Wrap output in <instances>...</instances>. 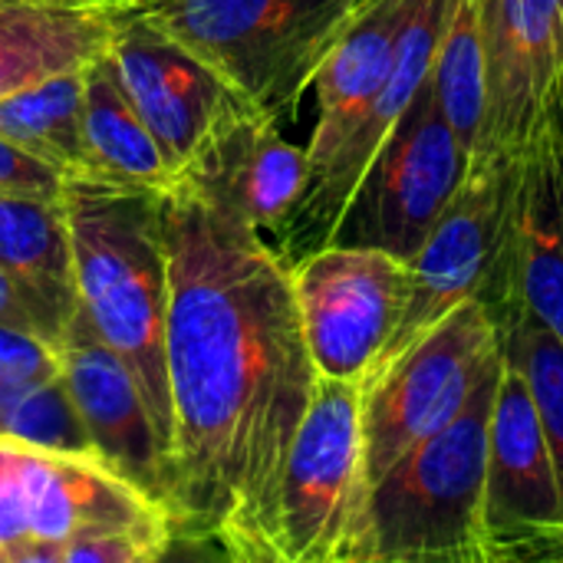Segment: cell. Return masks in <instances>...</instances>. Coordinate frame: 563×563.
Listing matches in <instances>:
<instances>
[{
	"label": "cell",
	"mask_w": 563,
	"mask_h": 563,
	"mask_svg": "<svg viewBox=\"0 0 563 563\" xmlns=\"http://www.w3.org/2000/svg\"><path fill=\"white\" fill-rule=\"evenodd\" d=\"M162 231L175 538L228 561L274 563L280 478L320 383L290 267L185 178L162 191Z\"/></svg>",
	"instance_id": "cell-1"
},
{
	"label": "cell",
	"mask_w": 563,
	"mask_h": 563,
	"mask_svg": "<svg viewBox=\"0 0 563 563\" xmlns=\"http://www.w3.org/2000/svg\"><path fill=\"white\" fill-rule=\"evenodd\" d=\"M63 208L82 310L139 383L175 485L162 191L106 178H66Z\"/></svg>",
	"instance_id": "cell-2"
},
{
	"label": "cell",
	"mask_w": 563,
	"mask_h": 563,
	"mask_svg": "<svg viewBox=\"0 0 563 563\" xmlns=\"http://www.w3.org/2000/svg\"><path fill=\"white\" fill-rule=\"evenodd\" d=\"M505 346L465 409L402 455L366 505V563H488L485 472Z\"/></svg>",
	"instance_id": "cell-3"
},
{
	"label": "cell",
	"mask_w": 563,
	"mask_h": 563,
	"mask_svg": "<svg viewBox=\"0 0 563 563\" xmlns=\"http://www.w3.org/2000/svg\"><path fill=\"white\" fill-rule=\"evenodd\" d=\"M373 0H152L135 10L280 125Z\"/></svg>",
	"instance_id": "cell-4"
},
{
	"label": "cell",
	"mask_w": 563,
	"mask_h": 563,
	"mask_svg": "<svg viewBox=\"0 0 563 563\" xmlns=\"http://www.w3.org/2000/svg\"><path fill=\"white\" fill-rule=\"evenodd\" d=\"M122 531L178 541L172 511L99 452L0 435V563H66Z\"/></svg>",
	"instance_id": "cell-5"
},
{
	"label": "cell",
	"mask_w": 563,
	"mask_h": 563,
	"mask_svg": "<svg viewBox=\"0 0 563 563\" xmlns=\"http://www.w3.org/2000/svg\"><path fill=\"white\" fill-rule=\"evenodd\" d=\"M521 172L525 158H488L472 165L462 191L409 261L406 313L369 383L468 300H482L498 330H508L518 320Z\"/></svg>",
	"instance_id": "cell-6"
},
{
	"label": "cell",
	"mask_w": 563,
	"mask_h": 563,
	"mask_svg": "<svg viewBox=\"0 0 563 563\" xmlns=\"http://www.w3.org/2000/svg\"><path fill=\"white\" fill-rule=\"evenodd\" d=\"M363 389L320 376L287 455L274 563H366Z\"/></svg>",
	"instance_id": "cell-7"
},
{
	"label": "cell",
	"mask_w": 563,
	"mask_h": 563,
	"mask_svg": "<svg viewBox=\"0 0 563 563\" xmlns=\"http://www.w3.org/2000/svg\"><path fill=\"white\" fill-rule=\"evenodd\" d=\"M498 353L501 330L492 310L482 300H468L363 389L369 488L465 409Z\"/></svg>",
	"instance_id": "cell-8"
},
{
	"label": "cell",
	"mask_w": 563,
	"mask_h": 563,
	"mask_svg": "<svg viewBox=\"0 0 563 563\" xmlns=\"http://www.w3.org/2000/svg\"><path fill=\"white\" fill-rule=\"evenodd\" d=\"M472 162L468 145L445 122L429 76L386 148L369 165L333 241L379 247L412 261L462 191Z\"/></svg>",
	"instance_id": "cell-9"
},
{
	"label": "cell",
	"mask_w": 563,
	"mask_h": 563,
	"mask_svg": "<svg viewBox=\"0 0 563 563\" xmlns=\"http://www.w3.org/2000/svg\"><path fill=\"white\" fill-rule=\"evenodd\" d=\"M290 280L317 373L363 389L406 313L409 261L333 241L290 264Z\"/></svg>",
	"instance_id": "cell-10"
},
{
	"label": "cell",
	"mask_w": 563,
	"mask_h": 563,
	"mask_svg": "<svg viewBox=\"0 0 563 563\" xmlns=\"http://www.w3.org/2000/svg\"><path fill=\"white\" fill-rule=\"evenodd\" d=\"M488 563H563V488L538 402L505 356L485 472Z\"/></svg>",
	"instance_id": "cell-11"
},
{
	"label": "cell",
	"mask_w": 563,
	"mask_h": 563,
	"mask_svg": "<svg viewBox=\"0 0 563 563\" xmlns=\"http://www.w3.org/2000/svg\"><path fill=\"white\" fill-rule=\"evenodd\" d=\"M488 106L475 162L525 158L563 96V0H478Z\"/></svg>",
	"instance_id": "cell-12"
},
{
	"label": "cell",
	"mask_w": 563,
	"mask_h": 563,
	"mask_svg": "<svg viewBox=\"0 0 563 563\" xmlns=\"http://www.w3.org/2000/svg\"><path fill=\"white\" fill-rule=\"evenodd\" d=\"M449 7H452V0H416L412 3L406 26L399 33L393 73H389L386 86L379 89L373 109L366 112L360 129L350 135V142L340 148V155L317 178L307 181L303 198L297 201L287 228L274 241V251L284 257L287 267L297 264L300 257L327 247L336 238L343 214H346L350 201L356 198L369 165L386 148V142L406 119L409 106L416 102L419 89L432 76L435 49L442 40Z\"/></svg>",
	"instance_id": "cell-13"
},
{
	"label": "cell",
	"mask_w": 563,
	"mask_h": 563,
	"mask_svg": "<svg viewBox=\"0 0 563 563\" xmlns=\"http://www.w3.org/2000/svg\"><path fill=\"white\" fill-rule=\"evenodd\" d=\"M109 56L175 175L221 122L251 106L214 66L142 13L119 16Z\"/></svg>",
	"instance_id": "cell-14"
},
{
	"label": "cell",
	"mask_w": 563,
	"mask_h": 563,
	"mask_svg": "<svg viewBox=\"0 0 563 563\" xmlns=\"http://www.w3.org/2000/svg\"><path fill=\"white\" fill-rule=\"evenodd\" d=\"M178 178L274 244L307 191L310 155L284 139L277 119L247 106L211 132Z\"/></svg>",
	"instance_id": "cell-15"
},
{
	"label": "cell",
	"mask_w": 563,
	"mask_h": 563,
	"mask_svg": "<svg viewBox=\"0 0 563 563\" xmlns=\"http://www.w3.org/2000/svg\"><path fill=\"white\" fill-rule=\"evenodd\" d=\"M59 356L63 383L96 452L115 472H122L129 482H135L142 492H148L168 508L172 472L152 412L129 366L99 336L82 307L59 343Z\"/></svg>",
	"instance_id": "cell-16"
},
{
	"label": "cell",
	"mask_w": 563,
	"mask_h": 563,
	"mask_svg": "<svg viewBox=\"0 0 563 563\" xmlns=\"http://www.w3.org/2000/svg\"><path fill=\"white\" fill-rule=\"evenodd\" d=\"M412 3L416 0H373L317 69L310 86L317 92V125L307 142L310 178H317L340 155L373 109L393 73L399 33Z\"/></svg>",
	"instance_id": "cell-17"
},
{
	"label": "cell",
	"mask_w": 563,
	"mask_h": 563,
	"mask_svg": "<svg viewBox=\"0 0 563 563\" xmlns=\"http://www.w3.org/2000/svg\"><path fill=\"white\" fill-rule=\"evenodd\" d=\"M0 264L20 287L40 333L59 346L82 307L63 198L0 195Z\"/></svg>",
	"instance_id": "cell-18"
},
{
	"label": "cell",
	"mask_w": 563,
	"mask_h": 563,
	"mask_svg": "<svg viewBox=\"0 0 563 563\" xmlns=\"http://www.w3.org/2000/svg\"><path fill=\"white\" fill-rule=\"evenodd\" d=\"M518 300L563 343L561 102L525 155L518 191Z\"/></svg>",
	"instance_id": "cell-19"
},
{
	"label": "cell",
	"mask_w": 563,
	"mask_h": 563,
	"mask_svg": "<svg viewBox=\"0 0 563 563\" xmlns=\"http://www.w3.org/2000/svg\"><path fill=\"white\" fill-rule=\"evenodd\" d=\"M119 16L76 0H0V99L82 69L109 49Z\"/></svg>",
	"instance_id": "cell-20"
},
{
	"label": "cell",
	"mask_w": 563,
	"mask_h": 563,
	"mask_svg": "<svg viewBox=\"0 0 563 563\" xmlns=\"http://www.w3.org/2000/svg\"><path fill=\"white\" fill-rule=\"evenodd\" d=\"M86 86V148L92 158V178L119 181V185H142L165 191L175 185V172L158 148L155 135L142 122L135 102L129 99L119 69L106 53H99L82 69Z\"/></svg>",
	"instance_id": "cell-21"
},
{
	"label": "cell",
	"mask_w": 563,
	"mask_h": 563,
	"mask_svg": "<svg viewBox=\"0 0 563 563\" xmlns=\"http://www.w3.org/2000/svg\"><path fill=\"white\" fill-rule=\"evenodd\" d=\"M86 69V66H82ZM82 69H66L0 99V135L49 162L66 178H92L86 148Z\"/></svg>",
	"instance_id": "cell-22"
},
{
	"label": "cell",
	"mask_w": 563,
	"mask_h": 563,
	"mask_svg": "<svg viewBox=\"0 0 563 563\" xmlns=\"http://www.w3.org/2000/svg\"><path fill=\"white\" fill-rule=\"evenodd\" d=\"M432 92L445 122L455 129V135L468 145L475 158L488 106V69L478 0H452L435 49Z\"/></svg>",
	"instance_id": "cell-23"
},
{
	"label": "cell",
	"mask_w": 563,
	"mask_h": 563,
	"mask_svg": "<svg viewBox=\"0 0 563 563\" xmlns=\"http://www.w3.org/2000/svg\"><path fill=\"white\" fill-rule=\"evenodd\" d=\"M0 435L30 439L40 445L96 452L73 399L56 379H0Z\"/></svg>",
	"instance_id": "cell-24"
},
{
	"label": "cell",
	"mask_w": 563,
	"mask_h": 563,
	"mask_svg": "<svg viewBox=\"0 0 563 563\" xmlns=\"http://www.w3.org/2000/svg\"><path fill=\"white\" fill-rule=\"evenodd\" d=\"M501 346L505 356L525 373V383L538 402L563 488V343L521 307L518 320L501 330Z\"/></svg>",
	"instance_id": "cell-25"
},
{
	"label": "cell",
	"mask_w": 563,
	"mask_h": 563,
	"mask_svg": "<svg viewBox=\"0 0 563 563\" xmlns=\"http://www.w3.org/2000/svg\"><path fill=\"white\" fill-rule=\"evenodd\" d=\"M63 376L59 346L33 330L0 323V379H56Z\"/></svg>",
	"instance_id": "cell-26"
},
{
	"label": "cell",
	"mask_w": 563,
	"mask_h": 563,
	"mask_svg": "<svg viewBox=\"0 0 563 563\" xmlns=\"http://www.w3.org/2000/svg\"><path fill=\"white\" fill-rule=\"evenodd\" d=\"M66 175L49 162L30 155L7 135H0V195H33V198H63Z\"/></svg>",
	"instance_id": "cell-27"
},
{
	"label": "cell",
	"mask_w": 563,
	"mask_h": 563,
	"mask_svg": "<svg viewBox=\"0 0 563 563\" xmlns=\"http://www.w3.org/2000/svg\"><path fill=\"white\" fill-rule=\"evenodd\" d=\"M0 323H10V327H20V330H33V333H40V327H36V317L30 313V307H26V300H23V294H20V287L13 284V277L7 274V267L0 264ZM43 336V333H40ZM46 340V336H43Z\"/></svg>",
	"instance_id": "cell-28"
},
{
	"label": "cell",
	"mask_w": 563,
	"mask_h": 563,
	"mask_svg": "<svg viewBox=\"0 0 563 563\" xmlns=\"http://www.w3.org/2000/svg\"><path fill=\"white\" fill-rule=\"evenodd\" d=\"M76 3H86V7L106 10V13H112V16H125V13H135V10L148 7L152 0H76Z\"/></svg>",
	"instance_id": "cell-29"
},
{
	"label": "cell",
	"mask_w": 563,
	"mask_h": 563,
	"mask_svg": "<svg viewBox=\"0 0 563 563\" xmlns=\"http://www.w3.org/2000/svg\"><path fill=\"white\" fill-rule=\"evenodd\" d=\"M561 125H563V96H561Z\"/></svg>",
	"instance_id": "cell-30"
}]
</instances>
